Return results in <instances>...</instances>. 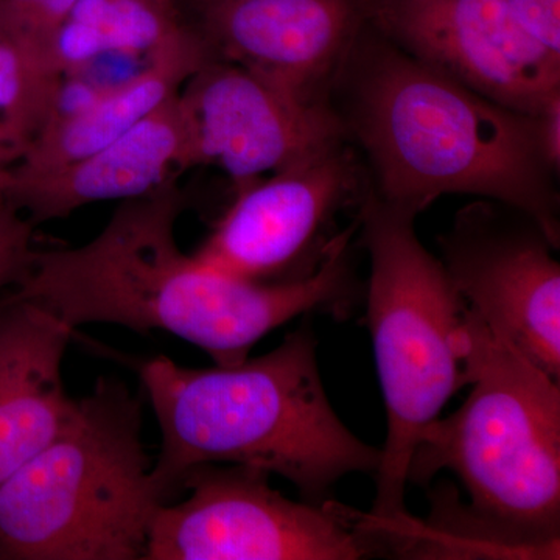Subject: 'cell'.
Returning a JSON list of instances; mask_svg holds the SVG:
<instances>
[{"instance_id": "6da1fadb", "label": "cell", "mask_w": 560, "mask_h": 560, "mask_svg": "<svg viewBox=\"0 0 560 560\" xmlns=\"http://www.w3.org/2000/svg\"><path fill=\"white\" fill-rule=\"evenodd\" d=\"M180 210L176 183L121 201L91 242L36 250L13 291L73 330L98 323L164 330L205 350L219 366L242 363L261 338L296 316L346 318L352 311L349 245L357 223L331 238L308 278L257 283L183 253L175 234Z\"/></svg>"}, {"instance_id": "7a4b0ae2", "label": "cell", "mask_w": 560, "mask_h": 560, "mask_svg": "<svg viewBox=\"0 0 560 560\" xmlns=\"http://www.w3.org/2000/svg\"><path fill=\"white\" fill-rule=\"evenodd\" d=\"M337 79L340 114L374 173L371 189L419 213L444 195H470L522 210L559 248L555 172L530 114L518 113L423 65L370 24Z\"/></svg>"}, {"instance_id": "3957f363", "label": "cell", "mask_w": 560, "mask_h": 560, "mask_svg": "<svg viewBox=\"0 0 560 560\" xmlns=\"http://www.w3.org/2000/svg\"><path fill=\"white\" fill-rule=\"evenodd\" d=\"M139 378L161 430L154 485L164 503L202 464H237L279 475L311 503L350 474L375 475L382 452L341 422L324 390L308 324L257 359L209 370L156 357Z\"/></svg>"}, {"instance_id": "277c9868", "label": "cell", "mask_w": 560, "mask_h": 560, "mask_svg": "<svg viewBox=\"0 0 560 560\" xmlns=\"http://www.w3.org/2000/svg\"><path fill=\"white\" fill-rule=\"evenodd\" d=\"M469 397L420 433L408 481L452 470L470 497L466 517L434 526L452 555L552 559L560 536V386L464 308Z\"/></svg>"}, {"instance_id": "5b68a950", "label": "cell", "mask_w": 560, "mask_h": 560, "mask_svg": "<svg viewBox=\"0 0 560 560\" xmlns=\"http://www.w3.org/2000/svg\"><path fill=\"white\" fill-rule=\"evenodd\" d=\"M142 400L98 378L65 429L0 482V560H143L164 504Z\"/></svg>"}, {"instance_id": "8992f818", "label": "cell", "mask_w": 560, "mask_h": 560, "mask_svg": "<svg viewBox=\"0 0 560 560\" xmlns=\"http://www.w3.org/2000/svg\"><path fill=\"white\" fill-rule=\"evenodd\" d=\"M416 217L370 187L357 221L371 257L366 323L388 416L371 512L393 523L416 521L405 506L412 453L422 430L467 383L466 304L442 261L419 241Z\"/></svg>"}, {"instance_id": "52a82bcc", "label": "cell", "mask_w": 560, "mask_h": 560, "mask_svg": "<svg viewBox=\"0 0 560 560\" xmlns=\"http://www.w3.org/2000/svg\"><path fill=\"white\" fill-rule=\"evenodd\" d=\"M268 471L202 464L187 471L189 497L154 511L143 560H359L404 555L393 522L331 499L296 503Z\"/></svg>"}, {"instance_id": "ba28073f", "label": "cell", "mask_w": 560, "mask_h": 560, "mask_svg": "<svg viewBox=\"0 0 560 560\" xmlns=\"http://www.w3.org/2000/svg\"><path fill=\"white\" fill-rule=\"evenodd\" d=\"M440 249L466 307L560 381V265L540 224L480 198L456 212Z\"/></svg>"}, {"instance_id": "9c48e42d", "label": "cell", "mask_w": 560, "mask_h": 560, "mask_svg": "<svg viewBox=\"0 0 560 560\" xmlns=\"http://www.w3.org/2000/svg\"><path fill=\"white\" fill-rule=\"evenodd\" d=\"M235 190L194 256L250 282H296L318 270L335 215L359 194L360 168L342 140Z\"/></svg>"}, {"instance_id": "30bf717a", "label": "cell", "mask_w": 560, "mask_h": 560, "mask_svg": "<svg viewBox=\"0 0 560 560\" xmlns=\"http://www.w3.org/2000/svg\"><path fill=\"white\" fill-rule=\"evenodd\" d=\"M368 24L416 60L518 113H536L560 92L559 55L503 0H370Z\"/></svg>"}, {"instance_id": "8fae6325", "label": "cell", "mask_w": 560, "mask_h": 560, "mask_svg": "<svg viewBox=\"0 0 560 560\" xmlns=\"http://www.w3.org/2000/svg\"><path fill=\"white\" fill-rule=\"evenodd\" d=\"M191 161L226 173L235 187L348 140L337 109L302 102L232 62L210 60L179 91Z\"/></svg>"}, {"instance_id": "7c38bea8", "label": "cell", "mask_w": 560, "mask_h": 560, "mask_svg": "<svg viewBox=\"0 0 560 560\" xmlns=\"http://www.w3.org/2000/svg\"><path fill=\"white\" fill-rule=\"evenodd\" d=\"M370 0H215L202 38L213 58L242 66L302 102H323L368 24Z\"/></svg>"}, {"instance_id": "4fadbf2b", "label": "cell", "mask_w": 560, "mask_h": 560, "mask_svg": "<svg viewBox=\"0 0 560 560\" xmlns=\"http://www.w3.org/2000/svg\"><path fill=\"white\" fill-rule=\"evenodd\" d=\"M194 167L179 92L103 149L58 168L3 183L5 200L33 224L68 219L95 202L145 197Z\"/></svg>"}, {"instance_id": "5bb4252c", "label": "cell", "mask_w": 560, "mask_h": 560, "mask_svg": "<svg viewBox=\"0 0 560 560\" xmlns=\"http://www.w3.org/2000/svg\"><path fill=\"white\" fill-rule=\"evenodd\" d=\"M73 331L14 291L0 300V482L54 441L75 411L61 374Z\"/></svg>"}, {"instance_id": "9a60e30c", "label": "cell", "mask_w": 560, "mask_h": 560, "mask_svg": "<svg viewBox=\"0 0 560 560\" xmlns=\"http://www.w3.org/2000/svg\"><path fill=\"white\" fill-rule=\"evenodd\" d=\"M210 60L212 50L201 33L180 28L150 55L132 79L101 92L80 108L55 114L7 176L32 178L90 156L178 94L184 83Z\"/></svg>"}, {"instance_id": "2e32d148", "label": "cell", "mask_w": 560, "mask_h": 560, "mask_svg": "<svg viewBox=\"0 0 560 560\" xmlns=\"http://www.w3.org/2000/svg\"><path fill=\"white\" fill-rule=\"evenodd\" d=\"M183 28L154 0H80L54 39L66 77L106 57L149 58Z\"/></svg>"}, {"instance_id": "e0dca14e", "label": "cell", "mask_w": 560, "mask_h": 560, "mask_svg": "<svg viewBox=\"0 0 560 560\" xmlns=\"http://www.w3.org/2000/svg\"><path fill=\"white\" fill-rule=\"evenodd\" d=\"M65 80L54 50L0 27V127L21 154L57 110Z\"/></svg>"}, {"instance_id": "ac0fdd59", "label": "cell", "mask_w": 560, "mask_h": 560, "mask_svg": "<svg viewBox=\"0 0 560 560\" xmlns=\"http://www.w3.org/2000/svg\"><path fill=\"white\" fill-rule=\"evenodd\" d=\"M80 0H0V27L54 50V39Z\"/></svg>"}, {"instance_id": "d6986e66", "label": "cell", "mask_w": 560, "mask_h": 560, "mask_svg": "<svg viewBox=\"0 0 560 560\" xmlns=\"http://www.w3.org/2000/svg\"><path fill=\"white\" fill-rule=\"evenodd\" d=\"M35 224L9 201H0V291L16 287L35 256Z\"/></svg>"}, {"instance_id": "ffe728a7", "label": "cell", "mask_w": 560, "mask_h": 560, "mask_svg": "<svg viewBox=\"0 0 560 560\" xmlns=\"http://www.w3.org/2000/svg\"><path fill=\"white\" fill-rule=\"evenodd\" d=\"M518 24L560 57V0H503Z\"/></svg>"}, {"instance_id": "44dd1931", "label": "cell", "mask_w": 560, "mask_h": 560, "mask_svg": "<svg viewBox=\"0 0 560 560\" xmlns=\"http://www.w3.org/2000/svg\"><path fill=\"white\" fill-rule=\"evenodd\" d=\"M534 120L537 142L545 161L551 171L559 173L560 168V92L551 95L536 113L530 114Z\"/></svg>"}, {"instance_id": "7402d4cb", "label": "cell", "mask_w": 560, "mask_h": 560, "mask_svg": "<svg viewBox=\"0 0 560 560\" xmlns=\"http://www.w3.org/2000/svg\"><path fill=\"white\" fill-rule=\"evenodd\" d=\"M21 150L16 143L11 140L7 131L0 127V201H5L3 195V183H5L7 173L13 167L14 162L20 160Z\"/></svg>"}, {"instance_id": "603a6c76", "label": "cell", "mask_w": 560, "mask_h": 560, "mask_svg": "<svg viewBox=\"0 0 560 560\" xmlns=\"http://www.w3.org/2000/svg\"><path fill=\"white\" fill-rule=\"evenodd\" d=\"M209 2H215V0H208V3H209Z\"/></svg>"}]
</instances>
